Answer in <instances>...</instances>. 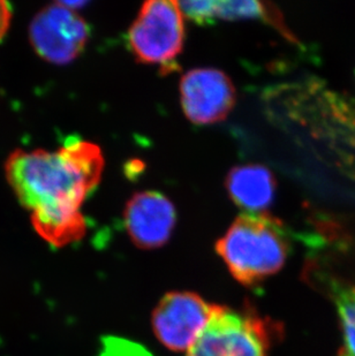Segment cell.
I'll return each mask as SVG.
<instances>
[{
  "label": "cell",
  "mask_w": 355,
  "mask_h": 356,
  "mask_svg": "<svg viewBox=\"0 0 355 356\" xmlns=\"http://www.w3.org/2000/svg\"><path fill=\"white\" fill-rule=\"evenodd\" d=\"M104 156L98 145L68 138L56 152L15 150L5 164L14 194L24 208L80 209L101 181Z\"/></svg>",
  "instance_id": "obj_1"
},
{
  "label": "cell",
  "mask_w": 355,
  "mask_h": 356,
  "mask_svg": "<svg viewBox=\"0 0 355 356\" xmlns=\"http://www.w3.org/2000/svg\"><path fill=\"white\" fill-rule=\"evenodd\" d=\"M216 250L235 280L255 286L281 271L290 254V238L283 222L267 212L238 216Z\"/></svg>",
  "instance_id": "obj_2"
},
{
  "label": "cell",
  "mask_w": 355,
  "mask_h": 356,
  "mask_svg": "<svg viewBox=\"0 0 355 356\" xmlns=\"http://www.w3.org/2000/svg\"><path fill=\"white\" fill-rule=\"evenodd\" d=\"M274 330L251 310L214 307L187 356H268Z\"/></svg>",
  "instance_id": "obj_3"
},
{
  "label": "cell",
  "mask_w": 355,
  "mask_h": 356,
  "mask_svg": "<svg viewBox=\"0 0 355 356\" xmlns=\"http://www.w3.org/2000/svg\"><path fill=\"white\" fill-rule=\"evenodd\" d=\"M184 42V14L179 3L171 0L145 1L128 31V44L140 63L170 71Z\"/></svg>",
  "instance_id": "obj_4"
},
{
  "label": "cell",
  "mask_w": 355,
  "mask_h": 356,
  "mask_svg": "<svg viewBox=\"0 0 355 356\" xmlns=\"http://www.w3.org/2000/svg\"><path fill=\"white\" fill-rule=\"evenodd\" d=\"M89 27L77 10L63 3H54L37 13L31 24V45L44 60L68 65L87 45Z\"/></svg>",
  "instance_id": "obj_5"
},
{
  "label": "cell",
  "mask_w": 355,
  "mask_h": 356,
  "mask_svg": "<svg viewBox=\"0 0 355 356\" xmlns=\"http://www.w3.org/2000/svg\"><path fill=\"white\" fill-rule=\"evenodd\" d=\"M214 307L196 293H168L154 309L152 330L166 348L184 352L208 325Z\"/></svg>",
  "instance_id": "obj_6"
},
{
  "label": "cell",
  "mask_w": 355,
  "mask_h": 356,
  "mask_svg": "<svg viewBox=\"0 0 355 356\" xmlns=\"http://www.w3.org/2000/svg\"><path fill=\"white\" fill-rule=\"evenodd\" d=\"M184 115L196 124H212L226 119L235 104L231 79L216 68H195L180 81Z\"/></svg>",
  "instance_id": "obj_7"
},
{
  "label": "cell",
  "mask_w": 355,
  "mask_h": 356,
  "mask_svg": "<svg viewBox=\"0 0 355 356\" xmlns=\"http://www.w3.org/2000/svg\"><path fill=\"white\" fill-rule=\"evenodd\" d=\"M124 222L128 236L139 248H161L171 238L177 211L164 194L148 191L135 194L127 202Z\"/></svg>",
  "instance_id": "obj_8"
},
{
  "label": "cell",
  "mask_w": 355,
  "mask_h": 356,
  "mask_svg": "<svg viewBox=\"0 0 355 356\" xmlns=\"http://www.w3.org/2000/svg\"><path fill=\"white\" fill-rule=\"evenodd\" d=\"M225 186L235 205L258 213L269 208L275 200L277 181L265 165L248 164L232 168Z\"/></svg>",
  "instance_id": "obj_9"
},
{
  "label": "cell",
  "mask_w": 355,
  "mask_h": 356,
  "mask_svg": "<svg viewBox=\"0 0 355 356\" xmlns=\"http://www.w3.org/2000/svg\"><path fill=\"white\" fill-rule=\"evenodd\" d=\"M31 224L40 238L56 248L80 241L87 233V220L80 209L51 207L31 212Z\"/></svg>",
  "instance_id": "obj_10"
},
{
  "label": "cell",
  "mask_w": 355,
  "mask_h": 356,
  "mask_svg": "<svg viewBox=\"0 0 355 356\" xmlns=\"http://www.w3.org/2000/svg\"><path fill=\"white\" fill-rule=\"evenodd\" d=\"M333 292L344 341L337 356H355L354 287H336Z\"/></svg>",
  "instance_id": "obj_11"
},
{
  "label": "cell",
  "mask_w": 355,
  "mask_h": 356,
  "mask_svg": "<svg viewBox=\"0 0 355 356\" xmlns=\"http://www.w3.org/2000/svg\"><path fill=\"white\" fill-rule=\"evenodd\" d=\"M265 17V3L248 0L237 1H216V19L239 20Z\"/></svg>",
  "instance_id": "obj_12"
},
{
  "label": "cell",
  "mask_w": 355,
  "mask_h": 356,
  "mask_svg": "<svg viewBox=\"0 0 355 356\" xmlns=\"http://www.w3.org/2000/svg\"><path fill=\"white\" fill-rule=\"evenodd\" d=\"M181 12L195 24H208L216 19V1H180Z\"/></svg>",
  "instance_id": "obj_13"
},
{
  "label": "cell",
  "mask_w": 355,
  "mask_h": 356,
  "mask_svg": "<svg viewBox=\"0 0 355 356\" xmlns=\"http://www.w3.org/2000/svg\"><path fill=\"white\" fill-rule=\"evenodd\" d=\"M12 20V6L10 3L0 0V42L6 35Z\"/></svg>",
  "instance_id": "obj_14"
},
{
  "label": "cell",
  "mask_w": 355,
  "mask_h": 356,
  "mask_svg": "<svg viewBox=\"0 0 355 356\" xmlns=\"http://www.w3.org/2000/svg\"><path fill=\"white\" fill-rule=\"evenodd\" d=\"M354 294H355V287H354Z\"/></svg>",
  "instance_id": "obj_15"
}]
</instances>
